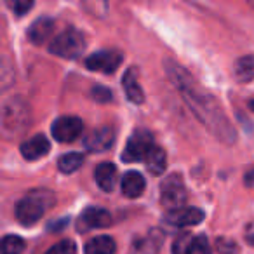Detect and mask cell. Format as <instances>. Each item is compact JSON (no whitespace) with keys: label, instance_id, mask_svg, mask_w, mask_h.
I'll list each match as a JSON object with an SVG mask.
<instances>
[{"label":"cell","instance_id":"6da1fadb","mask_svg":"<svg viewBox=\"0 0 254 254\" xmlns=\"http://www.w3.org/2000/svg\"><path fill=\"white\" fill-rule=\"evenodd\" d=\"M166 73L171 78L174 87L181 92V96L187 101V105L190 106L191 112L195 113V117L207 127L216 138L221 139L223 143L235 141V131L230 126L228 119L225 117V113H223L221 106L216 101L214 96L207 94L204 89L198 87L193 78H191V75L174 61H166Z\"/></svg>","mask_w":254,"mask_h":254},{"label":"cell","instance_id":"7a4b0ae2","mask_svg":"<svg viewBox=\"0 0 254 254\" xmlns=\"http://www.w3.org/2000/svg\"><path fill=\"white\" fill-rule=\"evenodd\" d=\"M56 204V195L51 190H32L16 205V218L21 225H35L53 205Z\"/></svg>","mask_w":254,"mask_h":254},{"label":"cell","instance_id":"3957f363","mask_svg":"<svg viewBox=\"0 0 254 254\" xmlns=\"http://www.w3.org/2000/svg\"><path fill=\"white\" fill-rule=\"evenodd\" d=\"M30 126V105L21 98H11L2 110V127L9 136L21 134Z\"/></svg>","mask_w":254,"mask_h":254},{"label":"cell","instance_id":"277c9868","mask_svg":"<svg viewBox=\"0 0 254 254\" xmlns=\"http://www.w3.org/2000/svg\"><path fill=\"white\" fill-rule=\"evenodd\" d=\"M85 39L78 30L68 28L56 35L49 44V51L58 58L63 60H77L84 54Z\"/></svg>","mask_w":254,"mask_h":254},{"label":"cell","instance_id":"5b68a950","mask_svg":"<svg viewBox=\"0 0 254 254\" xmlns=\"http://www.w3.org/2000/svg\"><path fill=\"white\" fill-rule=\"evenodd\" d=\"M187 198L188 191L180 174H171V176H167V180L162 181V185H160V202H162L164 207L171 209V211L185 207Z\"/></svg>","mask_w":254,"mask_h":254},{"label":"cell","instance_id":"8992f818","mask_svg":"<svg viewBox=\"0 0 254 254\" xmlns=\"http://www.w3.org/2000/svg\"><path fill=\"white\" fill-rule=\"evenodd\" d=\"M155 146L153 143V136L148 131H136L134 134L129 138L126 148L122 153L124 162H138V160H145L150 150Z\"/></svg>","mask_w":254,"mask_h":254},{"label":"cell","instance_id":"52a82bcc","mask_svg":"<svg viewBox=\"0 0 254 254\" xmlns=\"http://www.w3.org/2000/svg\"><path fill=\"white\" fill-rule=\"evenodd\" d=\"M84 131V122L78 117L64 115L54 120L53 124V136L60 143H70L75 141Z\"/></svg>","mask_w":254,"mask_h":254},{"label":"cell","instance_id":"ba28073f","mask_svg":"<svg viewBox=\"0 0 254 254\" xmlns=\"http://www.w3.org/2000/svg\"><path fill=\"white\" fill-rule=\"evenodd\" d=\"M122 63V54L119 51H98L85 60V66L91 71L99 73H113Z\"/></svg>","mask_w":254,"mask_h":254},{"label":"cell","instance_id":"9c48e42d","mask_svg":"<svg viewBox=\"0 0 254 254\" xmlns=\"http://www.w3.org/2000/svg\"><path fill=\"white\" fill-rule=\"evenodd\" d=\"M115 143V132L110 127H99L91 131L84 139V146L91 153H103L108 152Z\"/></svg>","mask_w":254,"mask_h":254},{"label":"cell","instance_id":"30bf717a","mask_svg":"<svg viewBox=\"0 0 254 254\" xmlns=\"http://www.w3.org/2000/svg\"><path fill=\"white\" fill-rule=\"evenodd\" d=\"M112 225V214L106 209L101 207H87L78 218V230H94V228H106Z\"/></svg>","mask_w":254,"mask_h":254},{"label":"cell","instance_id":"8fae6325","mask_svg":"<svg viewBox=\"0 0 254 254\" xmlns=\"http://www.w3.org/2000/svg\"><path fill=\"white\" fill-rule=\"evenodd\" d=\"M166 221L173 226H193L204 221V211L198 207H180L171 211Z\"/></svg>","mask_w":254,"mask_h":254},{"label":"cell","instance_id":"7c38bea8","mask_svg":"<svg viewBox=\"0 0 254 254\" xmlns=\"http://www.w3.org/2000/svg\"><path fill=\"white\" fill-rule=\"evenodd\" d=\"M51 150V143L49 139L44 134H37L33 138L26 139L21 145V155L26 160H39L42 157H46Z\"/></svg>","mask_w":254,"mask_h":254},{"label":"cell","instance_id":"4fadbf2b","mask_svg":"<svg viewBox=\"0 0 254 254\" xmlns=\"http://www.w3.org/2000/svg\"><path fill=\"white\" fill-rule=\"evenodd\" d=\"M94 178L98 187L103 191H113L117 187V181H119V173H117L115 164L112 162H103L96 167Z\"/></svg>","mask_w":254,"mask_h":254},{"label":"cell","instance_id":"5bb4252c","mask_svg":"<svg viewBox=\"0 0 254 254\" xmlns=\"http://www.w3.org/2000/svg\"><path fill=\"white\" fill-rule=\"evenodd\" d=\"M54 32V21L51 18H39L37 21L32 23L28 30V39L35 46H42L44 42L51 39Z\"/></svg>","mask_w":254,"mask_h":254},{"label":"cell","instance_id":"9a60e30c","mask_svg":"<svg viewBox=\"0 0 254 254\" xmlns=\"http://www.w3.org/2000/svg\"><path fill=\"white\" fill-rule=\"evenodd\" d=\"M122 85H124V91H126L127 99L131 103L139 105V103L145 101V94H143V89L138 82V71H136L134 66L126 71V75L122 78Z\"/></svg>","mask_w":254,"mask_h":254},{"label":"cell","instance_id":"2e32d148","mask_svg":"<svg viewBox=\"0 0 254 254\" xmlns=\"http://www.w3.org/2000/svg\"><path fill=\"white\" fill-rule=\"evenodd\" d=\"M146 187V181L138 171H129L122 178V193L129 198H138L143 195Z\"/></svg>","mask_w":254,"mask_h":254},{"label":"cell","instance_id":"e0dca14e","mask_svg":"<svg viewBox=\"0 0 254 254\" xmlns=\"http://www.w3.org/2000/svg\"><path fill=\"white\" fill-rule=\"evenodd\" d=\"M117 244L112 237L108 235H99L91 239L84 247L85 254H115Z\"/></svg>","mask_w":254,"mask_h":254},{"label":"cell","instance_id":"ac0fdd59","mask_svg":"<svg viewBox=\"0 0 254 254\" xmlns=\"http://www.w3.org/2000/svg\"><path fill=\"white\" fill-rule=\"evenodd\" d=\"M143 162L146 164V169L153 174V176H159L166 171V166H167V159H166V153L160 146H153L152 150L148 152V155L145 157Z\"/></svg>","mask_w":254,"mask_h":254},{"label":"cell","instance_id":"d6986e66","mask_svg":"<svg viewBox=\"0 0 254 254\" xmlns=\"http://www.w3.org/2000/svg\"><path fill=\"white\" fill-rule=\"evenodd\" d=\"M235 78L242 84H247L254 78V56H242L235 61L233 68Z\"/></svg>","mask_w":254,"mask_h":254},{"label":"cell","instance_id":"ffe728a7","mask_svg":"<svg viewBox=\"0 0 254 254\" xmlns=\"http://www.w3.org/2000/svg\"><path fill=\"white\" fill-rule=\"evenodd\" d=\"M160 244H162L160 232H152L146 239H141L134 244L131 254H157Z\"/></svg>","mask_w":254,"mask_h":254},{"label":"cell","instance_id":"44dd1931","mask_svg":"<svg viewBox=\"0 0 254 254\" xmlns=\"http://www.w3.org/2000/svg\"><path fill=\"white\" fill-rule=\"evenodd\" d=\"M82 164H84V155L78 152L64 153V155H61L60 160H58V167H60V171L64 174H71V173H75V171H78Z\"/></svg>","mask_w":254,"mask_h":254},{"label":"cell","instance_id":"7402d4cb","mask_svg":"<svg viewBox=\"0 0 254 254\" xmlns=\"http://www.w3.org/2000/svg\"><path fill=\"white\" fill-rule=\"evenodd\" d=\"M80 4L94 18H105L110 9L108 0H80Z\"/></svg>","mask_w":254,"mask_h":254},{"label":"cell","instance_id":"603a6c76","mask_svg":"<svg viewBox=\"0 0 254 254\" xmlns=\"http://www.w3.org/2000/svg\"><path fill=\"white\" fill-rule=\"evenodd\" d=\"M25 251V240L18 235H5L2 240V254H21Z\"/></svg>","mask_w":254,"mask_h":254},{"label":"cell","instance_id":"cb8c5ba5","mask_svg":"<svg viewBox=\"0 0 254 254\" xmlns=\"http://www.w3.org/2000/svg\"><path fill=\"white\" fill-rule=\"evenodd\" d=\"M4 2L16 16L26 14L33 7V0H4Z\"/></svg>","mask_w":254,"mask_h":254},{"label":"cell","instance_id":"d4e9b609","mask_svg":"<svg viewBox=\"0 0 254 254\" xmlns=\"http://www.w3.org/2000/svg\"><path fill=\"white\" fill-rule=\"evenodd\" d=\"M191 240H193V237H191L190 233H181L173 244V254H188Z\"/></svg>","mask_w":254,"mask_h":254},{"label":"cell","instance_id":"484cf974","mask_svg":"<svg viewBox=\"0 0 254 254\" xmlns=\"http://www.w3.org/2000/svg\"><path fill=\"white\" fill-rule=\"evenodd\" d=\"M188 254H211V247H209V242H207V239H205V235L193 237Z\"/></svg>","mask_w":254,"mask_h":254},{"label":"cell","instance_id":"4316f807","mask_svg":"<svg viewBox=\"0 0 254 254\" xmlns=\"http://www.w3.org/2000/svg\"><path fill=\"white\" fill-rule=\"evenodd\" d=\"M77 253V246L71 240H61L56 246H53L46 254H75Z\"/></svg>","mask_w":254,"mask_h":254},{"label":"cell","instance_id":"83f0119b","mask_svg":"<svg viewBox=\"0 0 254 254\" xmlns=\"http://www.w3.org/2000/svg\"><path fill=\"white\" fill-rule=\"evenodd\" d=\"M92 98L99 103H108V101H112V91L106 89V87H101V85H98V87L92 89Z\"/></svg>","mask_w":254,"mask_h":254},{"label":"cell","instance_id":"f1b7e54d","mask_svg":"<svg viewBox=\"0 0 254 254\" xmlns=\"http://www.w3.org/2000/svg\"><path fill=\"white\" fill-rule=\"evenodd\" d=\"M246 239H247V242H249L251 246H254V223H251V225L247 226Z\"/></svg>","mask_w":254,"mask_h":254},{"label":"cell","instance_id":"f546056e","mask_svg":"<svg viewBox=\"0 0 254 254\" xmlns=\"http://www.w3.org/2000/svg\"><path fill=\"white\" fill-rule=\"evenodd\" d=\"M246 185L247 187H254V169L246 176Z\"/></svg>","mask_w":254,"mask_h":254},{"label":"cell","instance_id":"4dcf8cb0","mask_svg":"<svg viewBox=\"0 0 254 254\" xmlns=\"http://www.w3.org/2000/svg\"><path fill=\"white\" fill-rule=\"evenodd\" d=\"M249 108H251V110H253V112H254V101H251V103H249Z\"/></svg>","mask_w":254,"mask_h":254},{"label":"cell","instance_id":"1f68e13d","mask_svg":"<svg viewBox=\"0 0 254 254\" xmlns=\"http://www.w3.org/2000/svg\"><path fill=\"white\" fill-rule=\"evenodd\" d=\"M247 2H249V4H251V5H253V7H254V0H247Z\"/></svg>","mask_w":254,"mask_h":254}]
</instances>
